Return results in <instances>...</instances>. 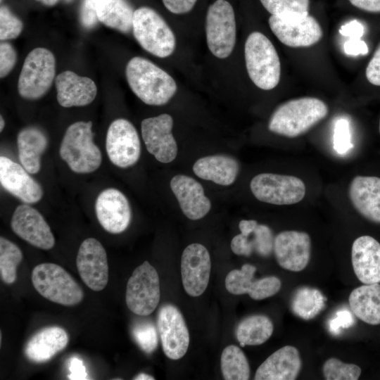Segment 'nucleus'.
Here are the masks:
<instances>
[{
	"instance_id": "24",
	"label": "nucleus",
	"mask_w": 380,
	"mask_h": 380,
	"mask_svg": "<svg viewBox=\"0 0 380 380\" xmlns=\"http://www.w3.org/2000/svg\"><path fill=\"white\" fill-rule=\"evenodd\" d=\"M57 101L65 108L84 106L91 103L97 94L94 82L70 70L60 73L55 80Z\"/></svg>"
},
{
	"instance_id": "38",
	"label": "nucleus",
	"mask_w": 380,
	"mask_h": 380,
	"mask_svg": "<svg viewBox=\"0 0 380 380\" xmlns=\"http://www.w3.org/2000/svg\"><path fill=\"white\" fill-rule=\"evenodd\" d=\"M134 339L141 349L146 353L153 352L158 346V334L153 323L141 322L134 325L132 329Z\"/></svg>"
},
{
	"instance_id": "49",
	"label": "nucleus",
	"mask_w": 380,
	"mask_h": 380,
	"mask_svg": "<svg viewBox=\"0 0 380 380\" xmlns=\"http://www.w3.org/2000/svg\"><path fill=\"white\" fill-rule=\"evenodd\" d=\"M69 370L70 374L68 377L71 380H84L89 379L86 368L83 364L82 360L74 357L69 361Z\"/></svg>"
},
{
	"instance_id": "39",
	"label": "nucleus",
	"mask_w": 380,
	"mask_h": 380,
	"mask_svg": "<svg viewBox=\"0 0 380 380\" xmlns=\"http://www.w3.org/2000/svg\"><path fill=\"white\" fill-rule=\"evenodd\" d=\"M252 236V239L249 236L248 238L253 244L254 251L260 256H269L274 248V237L272 229L267 225L258 224Z\"/></svg>"
},
{
	"instance_id": "11",
	"label": "nucleus",
	"mask_w": 380,
	"mask_h": 380,
	"mask_svg": "<svg viewBox=\"0 0 380 380\" xmlns=\"http://www.w3.org/2000/svg\"><path fill=\"white\" fill-rule=\"evenodd\" d=\"M271 30L286 46L298 48L317 44L322 37V30L317 20L309 14L278 16L269 18Z\"/></svg>"
},
{
	"instance_id": "56",
	"label": "nucleus",
	"mask_w": 380,
	"mask_h": 380,
	"mask_svg": "<svg viewBox=\"0 0 380 380\" xmlns=\"http://www.w3.org/2000/svg\"><path fill=\"white\" fill-rule=\"evenodd\" d=\"M63 1H65V2H70V1H72V0H63Z\"/></svg>"
},
{
	"instance_id": "6",
	"label": "nucleus",
	"mask_w": 380,
	"mask_h": 380,
	"mask_svg": "<svg viewBox=\"0 0 380 380\" xmlns=\"http://www.w3.org/2000/svg\"><path fill=\"white\" fill-rule=\"evenodd\" d=\"M132 31L140 46L157 57L166 58L175 49L176 39L172 30L151 8L141 7L134 12Z\"/></svg>"
},
{
	"instance_id": "32",
	"label": "nucleus",
	"mask_w": 380,
	"mask_h": 380,
	"mask_svg": "<svg viewBox=\"0 0 380 380\" xmlns=\"http://www.w3.org/2000/svg\"><path fill=\"white\" fill-rule=\"evenodd\" d=\"M272 320L262 315H254L243 319L237 326L236 338L241 347L264 343L272 336Z\"/></svg>"
},
{
	"instance_id": "28",
	"label": "nucleus",
	"mask_w": 380,
	"mask_h": 380,
	"mask_svg": "<svg viewBox=\"0 0 380 380\" xmlns=\"http://www.w3.org/2000/svg\"><path fill=\"white\" fill-rule=\"evenodd\" d=\"M239 170L238 160L232 156L224 154L200 158L193 165V171L198 177L221 186L232 184Z\"/></svg>"
},
{
	"instance_id": "1",
	"label": "nucleus",
	"mask_w": 380,
	"mask_h": 380,
	"mask_svg": "<svg viewBox=\"0 0 380 380\" xmlns=\"http://www.w3.org/2000/svg\"><path fill=\"white\" fill-rule=\"evenodd\" d=\"M125 74L132 91L146 104L165 105L177 91L175 80L146 58H131L126 65Z\"/></svg>"
},
{
	"instance_id": "2",
	"label": "nucleus",
	"mask_w": 380,
	"mask_h": 380,
	"mask_svg": "<svg viewBox=\"0 0 380 380\" xmlns=\"http://www.w3.org/2000/svg\"><path fill=\"white\" fill-rule=\"evenodd\" d=\"M329 113L327 105L315 97H302L289 100L272 114L268 129L270 132L288 138L304 134Z\"/></svg>"
},
{
	"instance_id": "23",
	"label": "nucleus",
	"mask_w": 380,
	"mask_h": 380,
	"mask_svg": "<svg viewBox=\"0 0 380 380\" xmlns=\"http://www.w3.org/2000/svg\"><path fill=\"white\" fill-rule=\"evenodd\" d=\"M351 260L357 278L364 284L380 282V243L368 235L353 243Z\"/></svg>"
},
{
	"instance_id": "20",
	"label": "nucleus",
	"mask_w": 380,
	"mask_h": 380,
	"mask_svg": "<svg viewBox=\"0 0 380 380\" xmlns=\"http://www.w3.org/2000/svg\"><path fill=\"white\" fill-rule=\"evenodd\" d=\"M256 267L244 264L241 270L230 271L225 278L226 289L232 294H248L253 300H260L275 295L281 289V280L275 276L255 279Z\"/></svg>"
},
{
	"instance_id": "27",
	"label": "nucleus",
	"mask_w": 380,
	"mask_h": 380,
	"mask_svg": "<svg viewBox=\"0 0 380 380\" xmlns=\"http://www.w3.org/2000/svg\"><path fill=\"white\" fill-rule=\"evenodd\" d=\"M68 335L65 329L53 326L34 334L25 346V355L32 362L42 363L50 360L68 345Z\"/></svg>"
},
{
	"instance_id": "51",
	"label": "nucleus",
	"mask_w": 380,
	"mask_h": 380,
	"mask_svg": "<svg viewBox=\"0 0 380 380\" xmlns=\"http://www.w3.org/2000/svg\"><path fill=\"white\" fill-rule=\"evenodd\" d=\"M355 7L372 13H380V0H349Z\"/></svg>"
},
{
	"instance_id": "17",
	"label": "nucleus",
	"mask_w": 380,
	"mask_h": 380,
	"mask_svg": "<svg viewBox=\"0 0 380 380\" xmlns=\"http://www.w3.org/2000/svg\"><path fill=\"white\" fill-rule=\"evenodd\" d=\"M11 226L13 232L34 247L49 250L55 245L51 228L41 213L24 203L13 212Z\"/></svg>"
},
{
	"instance_id": "35",
	"label": "nucleus",
	"mask_w": 380,
	"mask_h": 380,
	"mask_svg": "<svg viewBox=\"0 0 380 380\" xmlns=\"http://www.w3.org/2000/svg\"><path fill=\"white\" fill-rule=\"evenodd\" d=\"M23 260L20 248L12 241L0 238V274L2 281L7 284L14 283L17 278V267Z\"/></svg>"
},
{
	"instance_id": "18",
	"label": "nucleus",
	"mask_w": 380,
	"mask_h": 380,
	"mask_svg": "<svg viewBox=\"0 0 380 380\" xmlns=\"http://www.w3.org/2000/svg\"><path fill=\"white\" fill-rule=\"evenodd\" d=\"M273 251L281 267L291 272H300L310 262V237L304 232H281L274 237Z\"/></svg>"
},
{
	"instance_id": "19",
	"label": "nucleus",
	"mask_w": 380,
	"mask_h": 380,
	"mask_svg": "<svg viewBox=\"0 0 380 380\" xmlns=\"http://www.w3.org/2000/svg\"><path fill=\"white\" fill-rule=\"evenodd\" d=\"M95 212L101 227L111 234H120L129 227L132 210L127 197L118 189L102 191L95 202Z\"/></svg>"
},
{
	"instance_id": "48",
	"label": "nucleus",
	"mask_w": 380,
	"mask_h": 380,
	"mask_svg": "<svg viewBox=\"0 0 380 380\" xmlns=\"http://www.w3.org/2000/svg\"><path fill=\"white\" fill-rule=\"evenodd\" d=\"M341 34L350 39H361L365 32L362 24L357 20H353L342 25L339 30Z\"/></svg>"
},
{
	"instance_id": "53",
	"label": "nucleus",
	"mask_w": 380,
	"mask_h": 380,
	"mask_svg": "<svg viewBox=\"0 0 380 380\" xmlns=\"http://www.w3.org/2000/svg\"><path fill=\"white\" fill-rule=\"evenodd\" d=\"M134 380H154L155 378L151 375H148L146 373H140L137 375L134 378Z\"/></svg>"
},
{
	"instance_id": "44",
	"label": "nucleus",
	"mask_w": 380,
	"mask_h": 380,
	"mask_svg": "<svg viewBox=\"0 0 380 380\" xmlns=\"http://www.w3.org/2000/svg\"><path fill=\"white\" fill-rule=\"evenodd\" d=\"M230 247L232 252L237 255L250 256L254 251L253 244L248 236L242 234L233 237Z\"/></svg>"
},
{
	"instance_id": "9",
	"label": "nucleus",
	"mask_w": 380,
	"mask_h": 380,
	"mask_svg": "<svg viewBox=\"0 0 380 380\" xmlns=\"http://www.w3.org/2000/svg\"><path fill=\"white\" fill-rule=\"evenodd\" d=\"M250 188L260 201L277 205L299 203L306 193L305 184L300 178L274 173L255 175L251 181Z\"/></svg>"
},
{
	"instance_id": "58",
	"label": "nucleus",
	"mask_w": 380,
	"mask_h": 380,
	"mask_svg": "<svg viewBox=\"0 0 380 380\" xmlns=\"http://www.w3.org/2000/svg\"><path fill=\"white\" fill-rule=\"evenodd\" d=\"M1 1H2V0H0Z\"/></svg>"
},
{
	"instance_id": "13",
	"label": "nucleus",
	"mask_w": 380,
	"mask_h": 380,
	"mask_svg": "<svg viewBox=\"0 0 380 380\" xmlns=\"http://www.w3.org/2000/svg\"><path fill=\"white\" fill-rule=\"evenodd\" d=\"M173 119L167 113L142 120L141 136L149 153L162 163L172 162L177 156V144L172 133Z\"/></svg>"
},
{
	"instance_id": "37",
	"label": "nucleus",
	"mask_w": 380,
	"mask_h": 380,
	"mask_svg": "<svg viewBox=\"0 0 380 380\" xmlns=\"http://www.w3.org/2000/svg\"><path fill=\"white\" fill-rule=\"evenodd\" d=\"M272 15L293 16L308 14L309 0H260Z\"/></svg>"
},
{
	"instance_id": "36",
	"label": "nucleus",
	"mask_w": 380,
	"mask_h": 380,
	"mask_svg": "<svg viewBox=\"0 0 380 380\" xmlns=\"http://www.w3.org/2000/svg\"><path fill=\"white\" fill-rule=\"evenodd\" d=\"M322 372L327 380H357L361 374V369L357 365L344 363L331 357L324 362Z\"/></svg>"
},
{
	"instance_id": "8",
	"label": "nucleus",
	"mask_w": 380,
	"mask_h": 380,
	"mask_svg": "<svg viewBox=\"0 0 380 380\" xmlns=\"http://www.w3.org/2000/svg\"><path fill=\"white\" fill-rule=\"evenodd\" d=\"M206 41L210 51L217 58H227L236 42L234 9L226 0H216L208 10L205 20Z\"/></svg>"
},
{
	"instance_id": "40",
	"label": "nucleus",
	"mask_w": 380,
	"mask_h": 380,
	"mask_svg": "<svg viewBox=\"0 0 380 380\" xmlns=\"http://www.w3.org/2000/svg\"><path fill=\"white\" fill-rule=\"evenodd\" d=\"M23 23L5 6L0 8V39L1 41L18 37L22 32Z\"/></svg>"
},
{
	"instance_id": "45",
	"label": "nucleus",
	"mask_w": 380,
	"mask_h": 380,
	"mask_svg": "<svg viewBox=\"0 0 380 380\" xmlns=\"http://www.w3.org/2000/svg\"><path fill=\"white\" fill-rule=\"evenodd\" d=\"M365 73L371 84L380 86V44L369 61Z\"/></svg>"
},
{
	"instance_id": "55",
	"label": "nucleus",
	"mask_w": 380,
	"mask_h": 380,
	"mask_svg": "<svg viewBox=\"0 0 380 380\" xmlns=\"http://www.w3.org/2000/svg\"><path fill=\"white\" fill-rule=\"evenodd\" d=\"M5 126V121L3 118V117L0 116V131L2 132Z\"/></svg>"
},
{
	"instance_id": "21",
	"label": "nucleus",
	"mask_w": 380,
	"mask_h": 380,
	"mask_svg": "<svg viewBox=\"0 0 380 380\" xmlns=\"http://www.w3.org/2000/svg\"><path fill=\"white\" fill-rule=\"evenodd\" d=\"M1 186L24 203H37L43 196L41 185L20 164L6 156L0 157Z\"/></svg>"
},
{
	"instance_id": "41",
	"label": "nucleus",
	"mask_w": 380,
	"mask_h": 380,
	"mask_svg": "<svg viewBox=\"0 0 380 380\" xmlns=\"http://www.w3.org/2000/svg\"><path fill=\"white\" fill-rule=\"evenodd\" d=\"M334 148L340 153L346 151L352 146L349 131V123L345 119L338 120L334 134Z\"/></svg>"
},
{
	"instance_id": "10",
	"label": "nucleus",
	"mask_w": 380,
	"mask_h": 380,
	"mask_svg": "<svg viewBox=\"0 0 380 380\" xmlns=\"http://www.w3.org/2000/svg\"><path fill=\"white\" fill-rule=\"evenodd\" d=\"M160 297L158 272L148 261H144L128 279L125 295L127 306L137 315L147 316L156 308Z\"/></svg>"
},
{
	"instance_id": "16",
	"label": "nucleus",
	"mask_w": 380,
	"mask_h": 380,
	"mask_svg": "<svg viewBox=\"0 0 380 380\" xmlns=\"http://www.w3.org/2000/svg\"><path fill=\"white\" fill-rule=\"evenodd\" d=\"M211 270L210 256L202 244L194 243L184 250L181 258V274L185 291L198 297L205 291Z\"/></svg>"
},
{
	"instance_id": "3",
	"label": "nucleus",
	"mask_w": 380,
	"mask_h": 380,
	"mask_svg": "<svg viewBox=\"0 0 380 380\" xmlns=\"http://www.w3.org/2000/svg\"><path fill=\"white\" fill-rule=\"evenodd\" d=\"M61 158L76 173H90L102 162V155L94 142L92 122L78 121L66 129L59 148Z\"/></svg>"
},
{
	"instance_id": "14",
	"label": "nucleus",
	"mask_w": 380,
	"mask_h": 380,
	"mask_svg": "<svg viewBox=\"0 0 380 380\" xmlns=\"http://www.w3.org/2000/svg\"><path fill=\"white\" fill-rule=\"evenodd\" d=\"M158 328L165 355L173 360L182 358L189 348V334L178 308L163 305L158 315Z\"/></svg>"
},
{
	"instance_id": "54",
	"label": "nucleus",
	"mask_w": 380,
	"mask_h": 380,
	"mask_svg": "<svg viewBox=\"0 0 380 380\" xmlns=\"http://www.w3.org/2000/svg\"><path fill=\"white\" fill-rule=\"evenodd\" d=\"M37 1L42 2V4L46 6H53L58 1V0H37Z\"/></svg>"
},
{
	"instance_id": "50",
	"label": "nucleus",
	"mask_w": 380,
	"mask_h": 380,
	"mask_svg": "<svg viewBox=\"0 0 380 380\" xmlns=\"http://www.w3.org/2000/svg\"><path fill=\"white\" fill-rule=\"evenodd\" d=\"M343 50L347 55L364 56L368 53V46L361 39H349L343 45Z\"/></svg>"
},
{
	"instance_id": "42",
	"label": "nucleus",
	"mask_w": 380,
	"mask_h": 380,
	"mask_svg": "<svg viewBox=\"0 0 380 380\" xmlns=\"http://www.w3.org/2000/svg\"><path fill=\"white\" fill-rule=\"evenodd\" d=\"M16 62V52L8 42L0 44V77H5L13 69Z\"/></svg>"
},
{
	"instance_id": "26",
	"label": "nucleus",
	"mask_w": 380,
	"mask_h": 380,
	"mask_svg": "<svg viewBox=\"0 0 380 380\" xmlns=\"http://www.w3.org/2000/svg\"><path fill=\"white\" fill-rule=\"evenodd\" d=\"M302 367L298 350L285 346L270 355L257 369L255 380H294Z\"/></svg>"
},
{
	"instance_id": "46",
	"label": "nucleus",
	"mask_w": 380,
	"mask_h": 380,
	"mask_svg": "<svg viewBox=\"0 0 380 380\" xmlns=\"http://www.w3.org/2000/svg\"><path fill=\"white\" fill-rule=\"evenodd\" d=\"M355 319L352 317L351 313L343 310L337 312L336 317L330 321L329 329L331 332L336 334L340 328H348L353 324Z\"/></svg>"
},
{
	"instance_id": "22",
	"label": "nucleus",
	"mask_w": 380,
	"mask_h": 380,
	"mask_svg": "<svg viewBox=\"0 0 380 380\" xmlns=\"http://www.w3.org/2000/svg\"><path fill=\"white\" fill-rule=\"evenodd\" d=\"M170 185L182 213L187 218L197 220L208 213L211 202L197 180L185 175H177L171 179Z\"/></svg>"
},
{
	"instance_id": "34",
	"label": "nucleus",
	"mask_w": 380,
	"mask_h": 380,
	"mask_svg": "<svg viewBox=\"0 0 380 380\" xmlns=\"http://www.w3.org/2000/svg\"><path fill=\"white\" fill-rule=\"evenodd\" d=\"M221 370L226 380H247L250 366L243 352L235 345L224 348L221 355Z\"/></svg>"
},
{
	"instance_id": "43",
	"label": "nucleus",
	"mask_w": 380,
	"mask_h": 380,
	"mask_svg": "<svg viewBox=\"0 0 380 380\" xmlns=\"http://www.w3.org/2000/svg\"><path fill=\"white\" fill-rule=\"evenodd\" d=\"M99 0H83L80 10V21L86 28L93 27L97 21L96 8Z\"/></svg>"
},
{
	"instance_id": "7",
	"label": "nucleus",
	"mask_w": 380,
	"mask_h": 380,
	"mask_svg": "<svg viewBox=\"0 0 380 380\" xmlns=\"http://www.w3.org/2000/svg\"><path fill=\"white\" fill-rule=\"evenodd\" d=\"M55 72L53 54L45 48L34 49L25 58L19 75V94L27 99H39L51 87Z\"/></svg>"
},
{
	"instance_id": "47",
	"label": "nucleus",
	"mask_w": 380,
	"mask_h": 380,
	"mask_svg": "<svg viewBox=\"0 0 380 380\" xmlns=\"http://www.w3.org/2000/svg\"><path fill=\"white\" fill-rule=\"evenodd\" d=\"M197 0H163L165 8L175 14H182L190 11Z\"/></svg>"
},
{
	"instance_id": "33",
	"label": "nucleus",
	"mask_w": 380,
	"mask_h": 380,
	"mask_svg": "<svg viewBox=\"0 0 380 380\" xmlns=\"http://www.w3.org/2000/svg\"><path fill=\"white\" fill-rule=\"evenodd\" d=\"M326 298L322 292L308 286L298 289L292 296L290 306L292 312L304 320H310L324 310Z\"/></svg>"
},
{
	"instance_id": "4",
	"label": "nucleus",
	"mask_w": 380,
	"mask_h": 380,
	"mask_svg": "<svg viewBox=\"0 0 380 380\" xmlns=\"http://www.w3.org/2000/svg\"><path fill=\"white\" fill-rule=\"evenodd\" d=\"M244 55L248 74L258 88L270 90L277 86L281 64L271 41L262 33H251L245 43Z\"/></svg>"
},
{
	"instance_id": "31",
	"label": "nucleus",
	"mask_w": 380,
	"mask_h": 380,
	"mask_svg": "<svg viewBox=\"0 0 380 380\" xmlns=\"http://www.w3.org/2000/svg\"><path fill=\"white\" fill-rule=\"evenodd\" d=\"M134 12L125 0H99L96 8L100 22L124 33L132 30Z\"/></svg>"
},
{
	"instance_id": "30",
	"label": "nucleus",
	"mask_w": 380,
	"mask_h": 380,
	"mask_svg": "<svg viewBox=\"0 0 380 380\" xmlns=\"http://www.w3.org/2000/svg\"><path fill=\"white\" fill-rule=\"evenodd\" d=\"M355 316L371 325L380 324V284H364L353 289L348 298Z\"/></svg>"
},
{
	"instance_id": "12",
	"label": "nucleus",
	"mask_w": 380,
	"mask_h": 380,
	"mask_svg": "<svg viewBox=\"0 0 380 380\" xmlns=\"http://www.w3.org/2000/svg\"><path fill=\"white\" fill-rule=\"evenodd\" d=\"M106 149L110 162L121 168L137 163L141 143L134 126L127 120L118 118L110 125L106 137Z\"/></svg>"
},
{
	"instance_id": "57",
	"label": "nucleus",
	"mask_w": 380,
	"mask_h": 380,
	"mask_svg": "<svg viewBox=\"0 0 380 380\" xmlns=\"http://www.w3.org/2000/svg\"><path fill=\"white\" fill-rule=\"evenodd\" d=\"M379 133H380V120H379Z\"/></svg>"
},
{
	"instance_id": "25",
	"label": "nucleus",
	"mask_w": 380,
	"mask_h": 380,
	"mask_svg": "<svg viewBox=\"0 0 380 380\" xmlns=\"http://www.w3.org/2000/svg\"><path fill=\"white\" fill-rule=\"evenodd\" d=\"M348 197L363 217L380 224V177H355L349 184Z\"/></svg>"
},
{
	"instance_id": "5",
	"label": "nucleus",
	"mask_w": 380,
	"mask_h": 380,
	"mask_svg": "<svg viewBox=\"0 0 380 380\" xmlns=\"http://www.w3.org/2000/svg\"><path fill=\"white\" fill-rule=\"evenodd\" d=\"M32 282L44 298L65 306L79 304L83 299L82 289L74 278L58 265L45 262L33 269Z\"/></svg>"
},
{
	"instance_id": "15",
	"label": "nucleus",
	"mask_w": 380,
	"mask_h": 380,
	"mask_svg": "<svg viewBox=\"0 0 380 380\" xmlns=\"http://www.w3.org/2000/svg\"><path fill=\"white\" fill-rule=\"evenodd\" d=\"M76 265L83 282L91 290L100 291L108 281V264L106 250L94 238H88L81 243Z\"/></svg>"
},
{
	"instance_id": "52",
	"label": "nucleus",
	"mask_w": 380,
	"mask_h": 380,
	"mask_svg": "<svg viewBox=\"0 0 380 380\" xmlns=\"http://www.w3.org/2000/svg\"><path fill=\"white\" fill-rule=\"evenodd\" d=\"M258 224V222L255 220H242L239 224V227L241 234L248 236L254 231Z\"/></svg>"
},
{
	"instance_id": "29",
	"label": "nucleus",
	"mask_w": 380,
	"mask_h": 380,
	"mask_svg": "<svg viewBox=\"0 0 380 380\" xmlns=\"http://www.w3.org/2000/svg\"><path fill=\"white\" fill-rule=\"evenodd\" d=\"M17 144L20 164L30 174L37 173L41 168V156L48 146L45 134L35 127H25L19 132Z\"/></svg>"
}]
</instances>
